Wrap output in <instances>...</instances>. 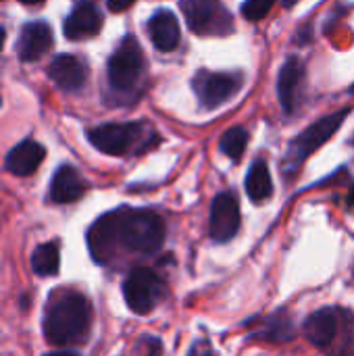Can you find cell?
Here are the masks:
<instances>
[{"instance_id": "6da1fadb", "label": "cell", "mask_w": 354, "mask_h": 356, "mask_svg": "<svg viewBox=\"0 0 354 356\" xmlns=\"http://www.w3.org/2000/svg\"><path fill=\"white\" fill-rule=\"evenodd\" d=\"M165 234V221L152 209L119 207L96 219L88 232V248L96 263L108 265L119 254L148 257L159 252Z\"/></svg>"}, {"instance_id": "7a4b0ae2", "label": "cell", "mask_w": 354, "mask_h": 356, "mask_svg": "<svg viewBox=\"0 0 354 356\" xmlns=\"http://www.w3.org/2000/svg\"><path fill=\"white\" fill-rule=\"evenodd\" d=\"M92 330V305L73 290L58 292L44 315V336L54 346L83 344Z\"/></svg>"}, {"instance_id": "3957f363", "label": "cell", "mask_w": 354, "mask_h": 356, "mask_svg": "<svg viewBox=\"0 0 354 356\" xmlns=\"http://www.w3.org/2000/svg\"><path fill=\"white\" fill-rule=\"evenodd\" d=\"M307 340L328 356L354 355V315L344 307H325L309 315L303 327Z\"/></svg>"}, {"instance_id": "277c9868", "label": "cell", "mask_w": 354, "mask_h": 356, "mask_svg": "<svg viewBox=\"0 0 354 356\" xmlns=\"http://www.w3.org/2000/svg\"><path fill=\"white\" fill-rule=\"evenodd\" d=\"M152 134H146L142 123H106L88 131V140L104 154L123 156L150 146Z\"/></svg>"}, {"instance_id": "5b68a950", "label": "cell", "mask_w": 354, "mask_h": 356, "mask_svg": "<svg viewBox=\"0 0 354 356\" xmlns=\"http://www.w3.org/2000/svg\"><path fill=\"white\" fill-rule=\"evenodd\" d=\"M165 296L167 284L150 267H136L123 280V298L136 315H148Z\"/></svg>"}, {"instance_id": "8992f818", "label": "cell", "mask_w": 354, "mask_h": 356, "mask_svg": "<svg viewBox=\"0 0 354 356\" xmlns=\"http://www.w3.org/2000/svg\"><path fill=\"white\" fill-rule=\"evenodd\" d=\"M348 115V108H342L338 113H332L323 119H319L317 123H313L311 127H307L300 136H296L288 148L286 161H284V171L294 173L317 148H321L344 123Z\"/></svg>"}, {"instance_id": "52a82bcc", "label": "cell", "mask_w": 354, "mask_h": 356, "mask_svg": "<svg viewBox=\"0 0 354 356\" xmlns=\"http://www.w3.org/2000/svg\"><path fill=\"white\" fill-rule=\"evenodd\" d=\"M188 27L198 35H227L234 31V17L221 0H182Z\"/></svg>"}, {"instance_id": "ba28073f", "label": "cell", "mask_w": 354, "mask_h": 356, "mask_svg": "<svg viewBox=\"0 0 354 356\" xmlns=\"http://www.w3.org/2000/svg\"><path fill=\"white\" fill-rule=\"evenodd\" d=\"M144 73V54L140 42L127 35L108 60V81L117 92H131Z\"/></svg>"}, {"instance_id": "9c48e42d", "label": "cell", "mask_w": 354, "mask_h": 356, "mask_svg": "<svg viewBox=\"0 0 354 356\" xmlns=\"http://www.w3.org/2000/svg\"><path fill=\"white\" fill-rule=\"evenodd\" d=\"M244 77L240 73H213V71H198L192 88L200 98L204 108H217L225 104L234 94L240 92Z\"/></svg>"}, {"instance_id": "30bf717a", "label": "cell", "mask_w": 354, "mask_h": 356, "mask_svg": "<svg viewBox=\"0 0 354 356\" xmlns=\"http://www.w3.org/2000/svg\"><path fill=\"white\" fill-rule=\"evenodd\" d=\"M240 232V202L234 192H221L211 207V238L219 244L230 242Z\"/></svg>"}, {"instance_id": "8fae6325", "label": "cell", "mask_w": 354, "mask_h": 356, "mask_svg": "<svg viewBox=\"0 0 354 356\" xmlns=\"http://www.w3.org/2000/svg\"><path fill=\"white\" fill-rule=\"evenodd\" d=\"M252 338L269 340V342H292L296 336V325L288 311H277L265 317H255L246 321Z\"/></svg>"}, {"instance_id": "7c38bea8", "label": "cell", "mask_w": 354, "mask_h": 356, "mask_svg": "<svg viewBox=\"0 0 354 356\" xmlns=\"http://www.w3.org/2000/svg\"><path fill=\"white\" fill-rule=\"evenodd\" d=\"M50 48H52V31H50L48 23L33 21L23 27L19 42H17L19 58L23 63H33V60L42 58Z\"/></svg>"}, {"instance_id": "4fadbf2b", "label": "cell", "mask_w": 354, "mask_h": 356, "mask_svg": "<svg viewBox=\"0 0 354 356\" xmlns=\"http://www.w3.org/2000/svg\"><path fill=\"white\" fill-rule=\"evenodd\" d=\"M100 27H102V15H100L98 6L90 0H83L67 17L65 35L69 40H86V38L96 35L100 31Z\"/></svg>"}, {"instance_id": "5bb4252c", "label": "cell", "mask_w": 354, "mask_h": 356, "mask_svg": "<svg viewBox=\"0 0 354 356\" xmlns=\"http://www.w3.org/2000/svg\"><path fill=\"white\" fill-rule=\"evenodd\" d=\"M86 190H88L86 179L71 165L58 167L50 181V198L56 204H71V202L79 200L86 194Z\"/></svg>"}, {"instance_id": "9a60e30c", "label": "cell", "mask_w": 354, "mask_h": 356, "mask_svg": "<svg viewBox=\"0 0 354 356\" xmlns=\"http://www.w3.org/2000/svg\"><path fill=\"white\" fill-rule=\"evenodd\" d=\"M48 75L61 90L75 92V90L83 88V83L88 79V69L79 58H75L71 54H61L50 63Z\"/></svg>"}, {"instance_id": "2e32d148", "label": "cell", "mask_w": 354, "mask_h": 356, "mask_svg": "<svg viewBox=\"0 0 354 356\" xmlns=\"http://www.w3.org/2000/svg\"><path fill=\"white\" fill-rule=\"evenodd\" d=\"M148 33L152 44L161 50V52H171L179 46L182 40V31H179V21L177 17L167 10L161 8L152 15V19L148 21Z\"/></svg>"}, {"instance_id": "e0dca14e", "label": "cell", "mask_w": 354, "mask_h": 356, "mask_svg": "<svg viewBox=\"0 0 354 356\" xmlns=\"http://www.w3.org/2000/svg\"><path fill=\"white\" fill-rule=\"evenodd\" d=\"M46 150L42 144L33 142V140H23L21 144H17L8 154H6V171H10L13 175L25 177L31 175L44 161Z\"/></svg>"}, {"instance_id": "ac0fdd59", "label": "cell", "mask_w": 354, "mask_h": 356, "mask_svg": "<svg viewBox=\"0 0 354 356\" xmlns=\"http://www.w3.org/2000/svg\"><path fill=\"white\" fill-rule=\"evenodd\" d=\"M305 77V65L300 58L290 56L282 71H280V81H277V94L282 100V106L286 113H294L298 104V92H300V81Z\"/></svg>"}, {"instance_id": "d6986e66", "label": "cell", "mask_w": 354, "mask_h": 356, "mask_svg": "<svg viewBox=\"0 0 354 356\" xmlns=\"http://www.w3.org/2000/svg\"><path fill=\"white\" fill-rule=\"evenodd\" d=\"M246 192H248V198L252 202H265L267 198H271V194H273V181H271V173H269V167H267L265 161H257L248 169V175H246Z\"/></svg>"}, {"instance_id": "ffe728a7", "label": "cell", "mask_w": 354, "mask_h": 356, "mask_svg": "<svg viewBox=\"0 0 354 356\" xmlns=\"http://www.w3.org/2000/svg\"><path fill=\"white\" fill-rule=\"evenodd\" d=\"M58 265H61V252H58V244L56 242L42 244L31 254V269L40 277L56 275L58 273Z\"/></svg>"}, {"instance_id": "44dd1931", "label": "cell", "mask_w": 354, "mask_h": 356, "mask_svg": "<svg viewBox=\"0 0 354 356\" xmlns=\"http://www.w3.org/2000/svg\"><path fill=\"white\" fill-rule=\"evenodd\" d=\"M246 144H248V131L244 127H232L227 129L221 140H219V148L223 154H227L230 159L238 161L244 150H246Z\"/></svg>"}, {"instance_id": "7402d4cb", "label": "cell", "mask_w": 354, "mask_h": 356, "mask_svg": "<svg viewBox=\"0 0 354 356\" xmlns=\"http://www.w3.org/2000/svg\"><path fill=\"white\" fill-rule=\"evenodd\" d=\"M273 4H275V0H246L242 4V15L248 21H261L269 15Z\"/></svg>"}, {"instance_id": "603a6c76", "label": "cell", "mask_w": 354, "mask_h": 356, "mask_svg": "<svg viewBox=\"0 0 354 356\" xmlns=\"http://www.w3.org/2000/svg\"><path fill=\"white\" fill-rule=\"evenodd\" d=\"M136 353L140 356H161L163 353V344L159 338H150V336H144L140 342H138V348Z\"/></svg>"}, {"instance_id": "cb8c5ba5", "label": "cell", "mask_w": 354, "mask_h": 356, "mask_svg": "<svg viewBox=\"0 0 354 356\" xmlns=\"http://www.w3.org/2000/svg\"><path fill=\"white\" fill-rule=\"evenodd\" d=\"M188 356H215V353H213V348H211L209 340L200 338V340H196V342L190 346Z\"/></svg>"}, {"instance_id": "d4e9b609", "label": "cell", "mask_w": 354, "mask_h": 356, "mask_svg": "<svg viewBox=\"0 0 354 356\" xmlns=\"http://www.w3.org/2000/svg\"><path fill=\"white\" fill-rule=\"evenodd\" d=\"M134 2H136V0H106L108 8H111V10H115V13H119V10H125V8H129V6H131Z\"/></svg>"}, {"instance_id": "484cf974", "label": "cell", "mask_w": 354, "mask_h": 356, "mask_svg": "<svg viewBox=\"0 0 354 356\" xmlns=\"http://www.w3.org/2000/svg\"><path fill=\"white\" fill-rule=\"evenodd\" d=\"M46 356H79L77 353H69V350H61V353H50Z\"/></svg>"}, {"instance_id": "4316f807", "label": "cell", "mask_w": 354, "mask_h": 356, "mask_svg": "<svg viewBox=\"0 0 354 356\" xmlns=\"http://www.w3.org/2000/svg\"><path fill=\"white\" fill-rule=\"evenodd\" d=\"M2 46H4V29L0 27V50H2Z\"/></svg>"}, {"instance_id": "83f0119b", "label": "cell", "mask_w": 354, "mask_h": 356, "mask_svg": "<svg viewBox=\"0 0 354 356\" xmlns=\"http://www.w3.org/2000/svg\"><path fill=\"white\" fill-rule=\"evenodd\" d=\"M23 4H40V2H44V0H21Z\"/></svg>"}, {"instance_id": "f1b7e54d", "label": "cell", "mask_w": 354, "mask_h": 356, "mask_svg": "<svg viewBox=\"0 0 354 356\" xmlns=\"http://www.w3.org/2000/svg\"><path fill=\"white\" fill-rule=\"evenodd\" d=\"M282 2H284L286 6H294V4H296V0H282Z\"/></svg>"}, {"instance_id": "f546056e", "label": "cell", "mask_w": 354, "mask_h": 356, "mask_svg": "<svg viewBox=\"0 0 354 356\" xmlns=\"http://www.w3.org/2000/svg\"><path fill=\"white\" fill-rule=\"evenodd\" d=\"M351 94H353V96H354V86H353V88H351Z\"/></svg>"}, {"instance_id": "4dcf8cb0", "label": "cell", "mask_w": 354, "mask_h": 356, "mask_svg": "<svg viewBox=\"0 0 354 356\" xmlns=\"http://www.w3.org/2000/svg\"><path fill=\"white\" fill-rule=\"evenodd\" d=\"M351 202H353V204H354V194H353V196H351Z\"/></svg>"}, {"instance_id": "1f68e13d", "label": "cell", "mask_w": 354, "mask_h": 356, "mask_svg": "<svg viewBox=\"0 0 354 356\" xmlns=\"http://www.w3.org/2000/svg\"><path fill=\"white\" fill-rule=\"evenodd\" d=\"M353 146H354V138H353Z\"/></svg>"}]
</instances>
